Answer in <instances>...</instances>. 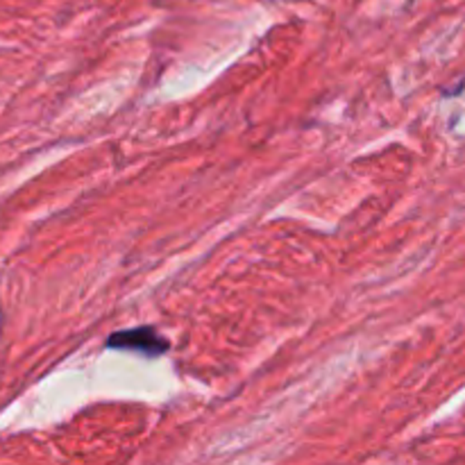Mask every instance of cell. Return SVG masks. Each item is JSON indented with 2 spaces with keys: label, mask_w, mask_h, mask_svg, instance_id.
I'll return each instance as SVG.
<instances>
[{
  "label": "cell",
  "mask_w": 465,
  "mask_h": 465,
  "mask_svg": "<svg viewBox=\"0 0 465 465\" xmlns=\"http://www.w3.org/2000/svg\"><path fill=\"white\" fill-rule=\"evenodd\" d=\"M107 345L118 350H136V352H143L145 357H159V354H163L168 350V343L163 341V336H159L153 327H136V330L116 331L109 339Z\"/></svg>",
  "instance_id": "obj_1"
}]
</instances>
